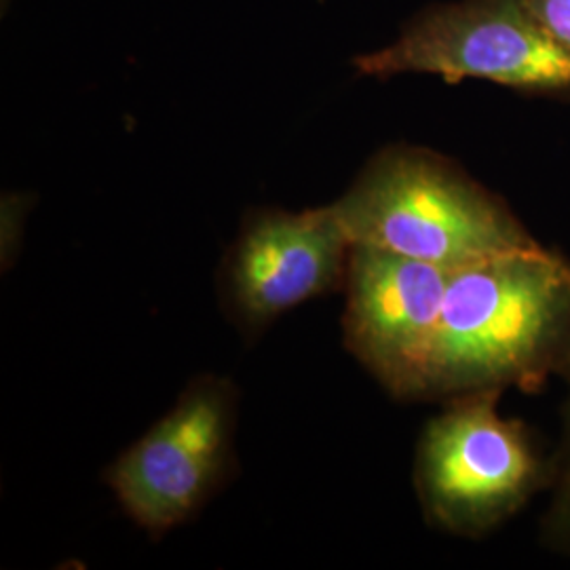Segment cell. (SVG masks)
<instances>
[{
	"label": "cell",
	"mask_w": 570,
	"mask_h": 570,
	"mask_svg": "<svg viewBox=\"0 0 570 570\" xmlns=\"http://www.w3.org/2000/svg\"><path fill=\"white\" fill-rule=\"evenodd\" d=\"M570 364V261L546 245L452 271L423 400L537 393Z\"/></svg>",
	"instance_id": "1"
},
{
	"label": "cell",
	"mask_w": 570,
	"mask_h": 570,
	"mask_svg": "<svg viewBox=\"0 0 570 570\" xmlns=\"http://www.w3.org/2000/svg\"><path fill=\"white\" fill-rule=\"evenodd\" d=\"M330 205L351 244L446 271L541 245L499 195L421 146L383 148Z\"/></svg>",
	"instance_id": "2"
},
{
	"label": "cell",
	"mask_w": 570,
	"mask_h": 570,
	"mask_svg": "<svg viewBox=\"0 0 570 570\" xmlns=\"http://www.w3.org/2000/svg\"><path fill=\"white\" fill-rule=\"evenodd\" d=\"M503 391L446 400L421 433L414 489L429 527L484 539L550 487V459L522 421L499 412Z\"/></svg>",
	"instance_id": "3"
},
{
	"label": "cell",
	"mask_w": 570,
	"mask_h": 570,
	"mask_svg": "<svg viewBox=\"0 0 570 570\" xmlns=\"http://www.w3.org/2000/svg\"><path fill=\"white\" fill-rule=\"evenodd\" d=\"M355 68L376 79L438 75L449 85L480 79L530 96L570 100V51L532 16L527 0H461L429 7L404 35Z\"/></svg>",
	"instance_id": "4"
},
{
	"label": "cell",
	"mask_w": 570,
	"mask_h": 570,
	"mask_svg": "<svg viewBox=\"0 0 570 570\" xmlns=\"http://www.w3.org/2000/svg\"><path fill=\"white\" fill-rule=\"evenodd\" d=\"M235 419L230 381L193 379L176 406L108 471L125 513L155 537L190 518L228 473Z\"/></svg>",
	"instance_id": "5"
},
{
	"label": "cell",
	"mask_w": 570,
	"mask_h": 570,
	"mask_svg": "<svg viewBox=\"0 0 570 570\" xmlns=\"http://www.w3.org/2000/svg\"><path fill=\"white\" fill-rule=\"evenodd\" d=\"M450 275L379 247L351 245L343 287L346 351L397 400H423Z\"/></svg>",
	"instance_id": "6"
},
{
	"label": "cell",
	"mask_w": 570,
	"mask_h": 570,
	"mask_svg": "<svg viewBox=\"0 0 570 570\" xmlns=\"http://www.w3.org/2000/svg\"><path fill=\"white\" fill-rule=\"evenodd\" d=\"M351 245L332 205L298 214H252L223 268L230 315L258 330L311 298L345 287Z\"/></svg>",
	"instance_id": "7"
},
{
	"label": "cell",
	"mask_w": 570,
	"mask_h": 570,
	"mask_svg": "<svg viewBox=\"0 0 570 570\" xmlns=\"http://www.w3.org/2000/svg\"><path fill=\"white\" fill-rule=\"evenodd\" d=\"M560 379L564 383L560 438L550 456L548 505L539 520V543L570 562V364Z\"/></svg>",
	"instance_id": "8"
},
{
	"label": "cell",
	"mask_w": 570,
	"mask_h": 570,
	"mask_svg": "<svg viewBox=\"0 0 570 570\" xmlns=\"http://www.w3.org/2000/svg\"><path fill=\"white\" fill-rule=\"evenodd\" d=\"M527 4L551 39L570 51V0H527Z\"/></svg>",
	"instance_id": "9"
}]
</instances>
